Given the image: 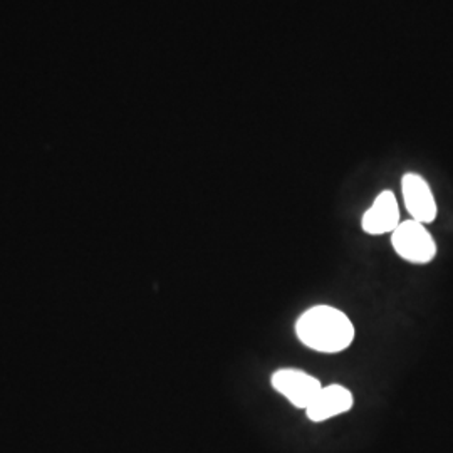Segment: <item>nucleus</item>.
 Listing matches in <instances>:
<instances>
[{
  "instance_id": "39448f33",
  "label": "nucleus",
  "mask_w": 453,
  "mask_h": 453,
  "mask_svg": "<svg viewBox=\"0 0 453 453\" xmlns=\"http://www.w3.org/2000/svg\"><path fill=\"white\" fill-rule=\"evenodd\" d=\"M400 207L391 190H383L372 202V207L363 213L361 226L370 235L391 234L400 226Z\"/></svg>"
},
{
  "instance_id": "f257e3e1",
  "label": "nucleus",
  "mask_w": 453,
  "mask_h": 453,
  "mask_svg": "<svg viewBox=\"0 0 453 453\" xmlns=\"http://www.w3.org/2000/svg\"><path fill=\"white\" fill-rule=\"evenodd\" d=\"M299 341L316 353L336 355L355 341V324L338 308L319 304L309 308L296 321Z\"/></svg>"
},
{
  "instance_id": "20e7f679",
  "label": "nucleus",
  "mask_w": 453,
  "mask_h": 453,
  "mask_svg": "<svg viewBox=\"0 0 453 453\" xmlns=\"http://www.w3.org/2000/svg\"><path fill=\"white\" fill-rule=\"evenodd\" d=\"M402 194L406 211L413 220L420 224L435 222L438 213L437 200L426 180L418 173H406L402 179Z\"/></svg>"
},
{
  "instance_id": "f03ea898",
  "label": "nucleus",
  "mask_w": 453,
  "mask_h": 453,
  "mask_svg": "<svg viewBox=\"0 0 453 453\" xmlns=\"http://www.w3.org/2000/svg\"><path fill=\"white\" fill-rule=\"evenodd\" d=\"M391 245L402 259L410 264H428L437 256V243L425 224L413 219L400 222L391 232Z\"/></svg>"
},
{
  "instance_id": "423d86ee",
  "label": "nucleus",
  "mask_w": 453,
  "mask_h": 453,
  "mask_svg": "<svg viewBox=\"0 0 453 453\" xmlns=\"http://www.w3.org/2000/svg\"><path fill=\"white\" fill-rule=\"evenodd\" d=\"M353 405L355 396L349 389L342 385H329L321 388L312 403L306 408V413L309 420L319 423L349 411Z\"/></svg>"
},
{
  "instance_id": "7ed1b4c3",
  "label": "nucleus",
  "mask_w": 453,
  "mask_h": 453,
  "mask_svg": "<svg viewBox=\"0 0 453 453\" xmlns=\"http://www.w3.org/2000/svg\"><path fill=\"white\" fill-rule=\"evenodd\" d=\"M271 385L279 395L286 396L292 405L303 410H306L312 403V400L323 388L321 381L316 376L296 368L277 370L271 376Z\"/></svg>"
}]
</instances>
